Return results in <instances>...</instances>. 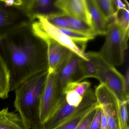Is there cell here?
Instances as JSON below:
<instances>
[{"mask_svg": "<svg viewBox=\"0 0 129 129\" xmlns=\"http://www.w3.org/2000/svg\"><path fill=\"white\" fill-rule=\"evenodd\" d=\"M31 24L12 32L0 42V55L9 73L10 91H15L28 78L49 69L47 44L35 33Z\"/></svg>", "mask_w": 129, "mask_h": 129, "instance_id": "obj_1", "label": "cell"}, {"mask_svg": "<svg viewBox=\"0 0 129 129\" xmlns=\"http://www.w3.org/2000/svg\"><path fill=\"white\" fill-rule=\"evenodd\" d=\"M48 74L47 71L35 75L22 82L15 91L14 107L28 129H42L40 105Z\"/></svg>", "mask_w": 129, "mask_h": 129, "instance_id": "obj_2", "label": "cell"}, {"mask_svg": "<svg viewBox=\"0 0 129 129\" xmlns=\"http://www.w3.org/2000/svg\"><path fill=\"white\" fill-rule=\"evenodd\" d=\"M105 35V43L98 52L99 56L114 67L121 65L128 47L129 30L122 28L115 20L109 24Z\"/></svg>", "mask_w": 129, "mask_h": 129, "instance_id": "obj_3", "label": "cell"}, {"mask_svg": "<svg viewBox=\"0 0 129 129\" xmlns=\"http://www.w3.org/2000/svg\"><path fill=\"white\" fill-rule=\"evenodd\" d=\"M88 59L92 61L97 68V78L100 83L104 84L122 102L129 101L124 88V78L115 67L102 59L98 52L86 53Z\"/></svg>", "mask_w": 129, "mask_h": 129, "instance_id": "obj_4", "label": "cell"}, {"mask_svg": "<svg viewBox=\"0 0 129 129\" xmlns=\"http://www.w3.org/2000/svg\"><path fill=\"white\" fill-rule=\"evenodd\" d=\"M33 22L23 10L10 1L0 0V42L12 32Z\"/></svg>", "mask_w": 129, "mask_h": 129, "instance_id": "obj_5", "label": "cell"}, {"mask_svg": "<svg viewBox=\"0 0 129 129\" xmlns=\"http://www.w3.org/2000/svg\"><path fill=\"white\" fill-rule=\"evenodd\" d=\"M31 27L35 33L45 41L47 44L48 72L56 73L72 52L51 38L39 27L36 21L32 22Z\"/></svg>", "mask_w": 129, "mask_h": 129, "instance_id": "obj_6", "label": "cell"}, {"mask_svg": "<svg viewBox=\"0 0 129 129\" xmlns=\"http://www.w3.org/2000/svg\"><path fill=\"white\" fill-rule=\"evenodd\" d=\"M97 104L103 110L109 129H120L118 116L119 100L105 84L100 83L95 90Z\"/></svg>", "mask_w": 129, "mask_h": 129, "instance_id": "obj_7", "label": "cell"}, {"mask_svg": "<svg viewBox=\"0 0 129 129\" xmlns=\"http://www.w3.org/2000/svg\"><path fill=\"white\" fill-rule=\"evenodd\" d=\"M60 95V86L56 73H49L41 99L40 117L42 125L55 109Z\"/></svg>", "mask_w": 129, "mask_h": 129, "instance_id": "obj_8", "label": "cell"}, {"mask_svg": "<svg viewBox=\"0 0 129 129\" xmlns=\"http://www.w3.org/2000/svg\"><path fill=\"white\" fill-rule=\"evenodd\" d=\"M80 58L72 52L56 72L60 86V95L68 84L83 80L80 68Z\"/></svg>", "mask_w": 129, "mask_h": 129, "instance_id": "obj_9", "label": "cell"}, {"mask_svg": "<svg viewBox=\"0 0 129 129\" xmlns=\"http://www.w3.org/2000/svg\"><path fill=\"white\" fill-rule=\"evenodd\" d=\"M82 105V102L77 107L70 105L66 102L65 95H60L55 109L42 125V129H54L74 115Z\"/></svg>", "mask_w": 129, "mask_h": 129, "instance_id": "obj_10", "label": "cell"}, {"mask_svg": "<svg viewBox=\"0 0 129 129\" xmlns=\"http://www.w3.org/2000/svg\"><path fill=\"white\" fill-rule=\"evenodd\" d=\"M36 19H37V21H35L39 27L51 38L69 49L81 58L89 60L86 53L82 50L70 38L50 24L45 18L38 17Z\"/></svg>", "mask_w": 129, "mask_h": 129, "instance_id": "obj_11", "label": "cell"}, {"mask_svg": "<svg viewBox=\"0 0 129 129\" xmlns=\"http://www.w3.org/2000/svg\"><path fill=\"white\" fill-rule=\"evenodd\" d=\"M80 110L66 121L53 129H76L86 115L97 106L95 92L89 88L84 94Z\"/></svg>", "mask_w": 129, "mask_h": 129, "instance_id": "obj_12", "label": "cell"}, {"mask_svg": "<svg viewBox=\"0 0 129 129\" xmlns=\"http://www.w3.org/2000/svg\"><path fill=\"white\" fill-rule=\"evenodd\" d=\"M54 0H25L24 11L32 21L62 13L55 6Z\"/></svg>", "mask_w": 129, "mask_h": 129, "instance_id": "obj_13", "label": "cell"}, {"mask_svg": "<svg viewBox=\"0 0 129 129\" xmlns=\"http://www.w3.org/2000/svg\"><path fill=\"white\" fill-rule=\"evenodd\" d=\"M55 4L65 15L82 20L91 25L86 0H57Z\"/></svg>", "mask_w": 129, "mask_h": 129, "instance_id": "obj_14", "label": "cell"}, {"mask_svg": "<svg viewBox=\"0 0 129 129\" xmlns=\"http://www.w3.org/2000/svg\"><path fill=\"white\" fill-rule=\"evenodd\" d=\"M91 25L96 35H105L109 24L97 7L94 0H86Z\"/></svg>", "mask_w": 129, "mask_h": 129, "instance_id": "obj_15", "label": "cell"}, {"mask_svg": "<svg viewBox=\"0 0 129 129\" xmlns=\"http://www.w3.org/2000/svg\"><path fill=\"white\" fill-rule=\"evenodd\" d=\"M0 129H28L19 115L9 111L0 110Z\"/></svg>", "mask_w": 129, "mask_h": 129, "instance_id": "obj_16", "label": "cell"}, {"mask_svg": "<svg viewBox=\"0 0 129 129\" xmlns=\"http://www.w3.org/2000/svg\"><path fill=\"white\" fill-rule=\"evenodd\" d=\"M10 91L9 73L6 63L0 55V99L8 98Z\"/></svg>", "mask_w": 129, "mask_h": 129, "instance_id": "obj_17", "label": "cell"}, {"mask_svg": "<svg viewBox=\"0 0 129 129\" xmlns=\"http://www.w3.org/2000/svg\"><path fill=\"white\" fill-rule=\"evenodd\" d=\"M58 29L59 31L70 38L77 45L78 44L80 45L81 49L84 51H85L86 49L87 43L89 41L94 39L95 37L94 35L86 34L72 29L66 28Z\"/></svg>", "mask_w": 129, "mask_h": 129, "instance_id": "obj_18", "label": "cell"}, {"mask_svg": "<svg viewBox=\"0 0 129 129\" xmlns=\"http://www.w3.org/2000/svg\"><path fill=\"white\" fill-rule=\"evenodd\" d=\"M100 11L109 24L115 20V11L112 0H94Z\"/></svg>", "mask_w": 129, "mask_h": 129, "instance_id": "obj_19", "label": "cell"}, {"mask_svg": "<svg viewBox=\"0 0 129 129\" xmlns=\"http://www.w3.org/2000/svg\"><path fill=\"white\" fill-rule=\"evenodd\" d=\"M80 68L82 79L89 78H97V68L92 61L89 59L86 60L80 58Z\"/></svg>", "mask_w": 129, "mask_h": 129, "instance_id": "obj_20", "label": "cell"}, {"mask_svg": "<svg viewBox=\"0 0 129 129\" xmlns=\"http://www.w3.org/2000/svg\"><path fill=\"white\" fill-rule=\"evenodd\" d=\"M72 29L86 34L96 36L92 27L85 22L67 16Z\"/></svg>", "mask_w": 129, "mask_h": 129, "instance_id": "obj_21", "label": "cell"}, {"mask_svg": "<svg viewBox=\"0 0 129 129\" xmlns=\"http://www.w3.org/2000/svg\"><path fill=\"white\" fill-rule=\"evenodd\" d=\"M44 18L50 24L56 28L72 29L67 16L62 13Z\"/></svg>", "mask_w": 129, "mask_h": 129, "instance_id": "obj_22", "label": "cell"}, {"mask_svg": "<svg viewBox=\"0 0 129 129\" xmlns=\"http://www.w3.org/2000/svg\"><path fill=\"white\" fill-rule=\"evenodd\" d=\"M90 83L87 81L69 83L64 88L61 95H64L69 91L73 90L80 95L83 96L85 92L90 88Z\"/></svg>", "mask_w": 129, "mask_h": 129, "instance_id": "obj_23", "label": "cell"}, {"mask_svg": "<svg viewBox=\"0 0 129 129\" xmlns=\"http://www.w3.org/2000/svg\"><path fill=\"white\" fill-rule=\"evenodd\" d=\"M129 101L122 102L119 101L118 116L120 129H129L128 108Z\"/></svg>", "mask_w": 129, "mask_h": 129, "instance_id": "obj_24", "label": "cell"}, {"mask_svg": "<svg viewBox=\"0 0 129 129\" xmlns=\"http://www.w3.org/2000/svg\"><path fill=\"white\" fill-rule=\"evenodd\" d=\"M115 21L122 28L126 30H129V9L121 10L116 12L115 15Z\"/></svg>", "mask_w": 129, "mask_h": 129, "instance_id": "obj_25", "label": "cell"}, {"mask_svg": "<svg viewBox=\"0 0 129 129\" xmlns=\"http://www.w3.org/2000/svg\"><path fill=\"white\" fill-rule=\"evenodd\" d=\"M97 106L90 111L81 121L76 129H89L96 113Z\"/></svg>", "mask_w": 129, "mask_h": 129, "instance_id": "obj_26", "label": "cell"}, {"mask_svg": "<svg viewBox=\"0 0 129 129\" xmlns=\"http://www.w3.org/2000/svg\"><path fill=\"white\" fill-rule=\"evenodd\" d=\"M64 95H65L66 100L68 104L72 106L77 107L83 100V96L73 90L69 91Z\"/></svg>", "mask_w": 129, "mask_h": 129, "instance_id": "obj_27", "label": "cell"}, {"mask_svg": "<svg viewBox=\"0 0 129 129\" xmlns=\"http://www.w3.org/2000/svg\"><path fill=\"white\" fill-rule=\"evenodd\" d=\"M101 115L102 109L98 105L96 113L92 121L89 129H101Z\"/></svg>", "mask_w": 129, "mask_h": 129, "instance_id": "obj_28", "label": "cell"}, {"mask_svg": "<svg viewBox=\"0 0 129 129\" xmlns=\"http://www.w3.org/2000/svg\"><path fill=\"white\" fill-rule=\"evenodd\" d=\"M112 1L116 12L121 10L129 9V4L126 1H124L125 3L120 0H112Z\"/></svg>", "mask_w": 129, "mask_h": 129, "instance_id": "obj_29", "label": "cell"}, {"mask_svg": "<svg viewBox=\"0 0 129 129\" xmlns=\"http://www.w3.org/2000/svg\"><path fill=\"white\" fill-rule=\"evenodd\" d=\"M124 88L126 95L129 96V69L127 68L124 76Z\"/></svg>", "mask_w": 129, "mask_h": 129, "instance_id": "obj_30", "label": "cell"}, {"mask_svg": "<svg viewBox=\"0 0 129 129\" xmlns=\"http://www.w3.org/2000/svg\"><path fill=\"white\" fill-rule=\"evenodd\" d=\"M102 109V115H101V129H109L107 123L106 117Z\"/></svg>", "mask_w": 129, "mask_h": 129, "instance_id": "obj_31", "label": "cell"}]
</instances>
